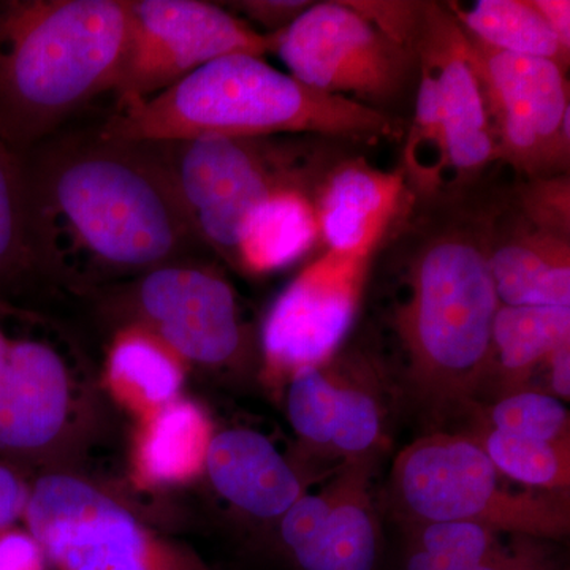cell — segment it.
I'll return each instance as SVG.
<instances>
[{
  "label": "cell",
  "instance_id": "cell-36",
  "mask_svg": "<svg viewBox=\"0 0 570 570\" xmlns=\"http://www.w3.org/2000/svg\"><path fill=\"white\" fill-rule=\"evenodd\" d=\"M550 566L542 549L527 542L505 547L501 553L468 570H550Z\"/></svg>",
  "mask_w": 570,
  "mask_h": 570
},
{
  "label": "cell",
  "instance_id": "cell-28",
  "mask_svg": "<svg viewBox=\"0 0 570 570\" xmlns=\"http://www.w3.org/2000/svg\"><path fill=\"white\" fill-rule=\"evenodd\" d=\"M33 275L26 225L24 154L0 140V296Z\"/></svg>",
  "mask_w": 570,
  "mask_h": 570
},
{
  "label": "cell",
  "instance_id": "cell-11",
  "mask_svg": "<svg viewBox=\"0 0 570 570\" xmlns=\"http://www.w3.org/2000/svg\"><path fill=\"white\" fill-rule=\"evenodd\" d=\"M373 257L326 249L277 295L258 330L261 374L281 390L305 367L335 358L354 325Z\"/></svg>",
  "mask_w": 570,
  "mask_h": 570
},
{
  "label": "cell",
  "instance_id": "cell-7",
  "mask_svg": "<svg viewBox=\"0 0 570 570\" xmlns=\"http://www.w3.org/2000/svg\"><path fill=\"white\" fill-rule=\"evenodd\" d=\"M116 328L137 326L170 348L187 370L245 371L258 358V336L234 284L217 265L176 258L92 295Z\"/></svg>",
  "mask_w": 570,
  "mask_h": 570
},
{
  "label": "cell",
  "instance_id": "cell-8",
  "mask_svg": "<svg viewBox=\"0 0 570 570\" xmlns=\"http://www.w3.org/2000/svg\"><path fill=\"white\" fill-rule=\"evenodd\" d=\"M22 527L56 570H213L80 471L39 472Z\"/></svg>",
  "mask_w": 570,
  "mask_h": 570
},
{
  "label": "cell",
  "instance_id": "cell-10",
  "mask_svg": "<svg viewBox=\"0 0 570 570\" xmlns=\"http://www.w3.org/2000/svg\"><path fill=\"white\" fill-rule=\"evenodd\" d=\"M266 36L223 6L200 0H129L118 104L148 99L205 63L232 55L275 52Z\"/></svg>",
  "mask_w": 570,
  "mask_h": 570
},
{
  "label": "cell",
  "instance_id": "cell-38",
  "mask_svg": "<svg viewBox=\"0 0 570 570\" xmlns=\"http://www.w3.org/2000/svg\"><path fill=\"white\" fill-rule=\"evenodd\" d=\"M550 373V389L560 401L570 400V341L558 347L547 360Z\"/></svg>",
  "mask_w": 570,
  "mask_h": 570
},
{
  "label": "cell",
  "instance_id": "cell-21",
  "mask_svg": "<svg viewBox=\"0 0 570 570\" xmlns=\"http://www.w3.org/2000/svg\"><path fill=\"white\" fill-rule=\"evenodd\" d=\"M568 341L570 307L499 305L487 387H497V397L527 389L535 370Z\"/></svg>",
  "mask_w": 570,
  "mask_h": 570
},
{
  "label": "cell",
  "instance_id": "cell-5",
  "mask_svg": "<svg viewBox=\"0 0 570 570\" xmlns=\"http://www.w3.org/2000/svg\"><path fill=\"white\" fill-rule=\"evenodd\" d=\"M504 479L466 433L436 431L396 456L390 502L406 528L463 521L535 540L568 534V491H513Z\"/></svg>",
  "mask_w": 570,
  "mask_h": 570
},
{
  "label": "cell",
  "instance_id": "cell-1",
  "mask_svg": "<svg viewBox=\"0 0 570 570\" xmlns=\"http://www.w3.org/2000/svg\"><path fill=\"white\" fill-rule=\"evenodd\" d=\"M33 273L92 296L198 246L146 142L69 138L24 154Z\"/></svg>",
  "mask_w": 570,
  "mask_h": 570
},
{
  "label": "cell",
  "instance_id": "cell-26",
  "mask_svg": "<svg viewBox=\"0 0 570 570\" xmlns=\"http://www.w3.org/2000/svg\"><path fill=\"white\" fill-rule=\"evenodd\" d=\"M466 434L505 479L515 480L532 490H569L570 444L517 436L474 419Z\"/></svg>",
  "mask_w": 570,
  "mask_h": 570
},
{
  "label": "cell",
  "instance_id": "cell-37",
  "mask_svg": "<svg viewBox=\"0 0 570 570\" xmlns=\"http://www.w3.org/2000/svg\"><path fill=\"white\" fill-rule=\"evenodd\" d=\"M542 14L550 31L554 33L561 47L570 52V2L569 0H532Z\"/></svg>",
  "mask_w": 570,
  "mask_h": 570
},
{
  "label": "cell",
  "instance_id": "cell-35",
  "mask_svg": "<svg viewBox=\"0 0 570 570\" xmlns=\"http://www.w3.org/2000/svg\"><path fill=\"white\" fill-rule=\"evenodd\" d=\"M47 553L24 527L0 532V570H48Z\"/></svg>",
  "mask_w": 570,
  "mask_h": 570
},
{
  "label": "cell",
  "instance_id": "cell-18",
  "mask_svg": "<svg viewBox=\"0 0 570 570\" xmlns=\"http://www.w3.org/2000/svg\"><path fill=\"white\" fill-rule=\"evenodd\" d=\"M216 425L204 404L179 396L138 420L130 449V474L142 489L168 490L204 478Z\"/></svg>",
  "mask_w": 570,
  "mask_h": 570
},
{
  "label": "cell",
  "instance_id": "cell-15",
  "mask_svg": "<svg viewBox=\"0 0 570 570\" xmlns=\"http://www.w3.org/2000/svg\"><path fill=\"white\" fill-rule=\"evenodd\" d=\"M411 198L403 171L381 170L362 157L336 160L314 190L321 239L328 250L374 257Z\"/></svg>",
  "mask_w": 570,
  "mask_h": 570
},
{
  "label": "cell",
  "instance_id": "cell-16",
  "mask_svg": "<svg viewBox=\"0 0 570 570\" xmlns=\"http://www.w3.org/2000/svg\"><path fill=\"white\" fill-rule=\"evenodd\" d=\"M204 478L236 513L266 523H276L307 489L303 469L272 438L249 426L216 428Z\"/></svg>",
  "mask_w": 570,
  "mask_h": 570
},
{
  "label": "cell",
  "instance_id": "cell-3",
  "mask_svg": "<svg viewBox=\"0 0 570 570\" xmlns=\"http://www.w3.org/2000/svg\"><path fill=\"white\" fill-rule=\"evenodd\" d=\"M285 134L373 145L397 140L406 129L403 119L317 91L264 58L232 55L148 99L116 104L97 132L105 140L126 142Z\"/></svg>",
  "mask_w": 570,
  "mask_h": 570
},
{
  "label": "cell",
  "instance_id": "cell-25",
  "mask_svg": "<svg viewBox=\"0 0 570 570\" xmlns=\"http://www.w3.org/2000/svg\"><path fill=\"white\" fill-rule=\"evenodd\" d=\"M406 134L401 171L406 178L409 193L414 200H433L444 194L448 146L436 81L425 63L420 61L414 118Z\"/></svg>",
  "mask_w": 570,
  "mask_h": 570
},
{
  "label": "cell",
  "instance_id": "cell-34",
  "mask_svg": "<svg viewBox=\"0 0 570 570\" xmlns=\"http://www.w3.org/2000/svg\"><path fill=\"white\" fill-rule=\"evenodd\" d=\"M313 3L307 0H238L225 2L223 6L238 11L246 18V22H255L264 29L266 36H272L287 29Z\"/></svg>",
  "mask_w": 570,
  "mask_h": 570
},
{
  "label": "cell",
  "instance_id": "cell-29",
  "mask_svg": "<svg viewBox=\"0 0 570 570\" xmlns=\"http://www.w3.org/2000/svg\"><path fill=\"white\" fill-rule=\"evenodd\" d=\"M284 387L285 411L299 444L311 455L330 459L337 403L335 367L332 363L305 367Z\"/></svg>",
  "mask_w": 570,
  "mask_h": 570
},
{
  "label": "cell",
  "instance_id": "cell-31",
  "mask_svg": "<svg viewBox=\"0 0 570 570\" xmlns=\"http://www.w3.org/2000/svg\"><path fill=\"white\" fill-rule=\"evenodd\" d=\"M513 205L531 224L553 234L570 236L569 175L528 178L519 187Z\"/></svg>",
  "mask_w": 570,
  "mask_h": 570
},
{
  "label": "cell",
  "instance_id": "cell-9",
  "mask_svg": "<svg viewBox=\"0 0 570 570\" xmlns=\"http://www.w3.org/2000/svg\"><path fill=\"white\" fill-rule=\"evenodd\" d=\"M275 52L306 86L390 116L419 81L417 52L389 39L347 2L313 3L276 33Z\"/></svg>",
  "mask_w": 570,
  "mask_h": 570
},
{
  "label": "cell",
  "instance_id": "cell-13",
  "mask_svg": "<svg viewBox=\"0 0 570 570\" xmlns=\"http://www.w3.org/2000/svg\"><path fill=\"white\" fill-rule=\"evenodd\" d=\"M80 351L52 318L0 296V441L29 436L77 401Z\"/></svg>",
  "mask_w": 570,
  "mask_h": 570
},
{
  "label": "cell",
  "instance_id": "cell-17",
  "mask_svg": "<svg viewBox=\"0 0 570 570\" xmlns=\"http://www.w3.org/2000/svg\"><path fill=\"white\" fill-rule=\"evenodd\" d=\"M489 264L501 305L570 307V236L535 227L513 202L489 205Z\"/></svg>",
  "mask_w": 570,
  "mask_h": 570
},
{
  "label": "cell",
  "instance_id": "cell-22",
  "mask_svg": "<svg viewBox=\"0 0 570 570\" xmlns=\"http://www.w3.org/2000/svg\"><path fill=\"white\" fill-rule=\"evenodd\" d=\"M321 242L314 190L285 187L269 195L247 217L236 269L268 275L305 257Z\"/></svg>",
  "mask_w": 570,
  "mask_h": 570
},
{
  "label": "cell",
  "instance_id": "cell-12",
  "mask_svg": "<svg viewBox=\"0 0 570 570\" xmlns=\"http://www.w3.org/2000/svg\"><path fill=\"white\" fill-rule=\"evenodd\" d=\"M464 33L497 138L498 159L527 178L568 171L570 137L562 132L570 115L568 70L549 59L493 50Z\"/></svg>",
  "mask_w": 570,
  "mask_h": 570
},
{
  "label": "cell",
  "instance_id": "cell-14",
  "mask_svg": "<svg viewBox=\"0 0 570 570\" xmlns=\"http://www.w3.org/2000/svg\"><path fill=\"white\" fill-rule=\"evenodd\" d=\"M417 55L433 73L444 116L448 179L442 195L464 193L499 160L498 145L466 33L448 7L426 2Z\"/></svg>",
  "mask_w": 570,
  "mask_h": 570
},
{
  "label": "cell",
  "instance_id": "cell-33",
  "mask_svg": "<svg viewBox=\"0 0 570 570\" xmlns=\"http://www.w3.org/2000/svg\"><path fill=\"white\" fill-rule=\"evenodd\" d=\"M32 480L28 469L0 455V532L22 523L31 499Z\"/></svg>",
  "mask_w": 570,
  "mask_h": 570
},
{
  "label": "cell",
  "instance_id": "cell-23",
  "mask_svg": "<svg viewBox=\"0 0 570 570\" xmlns=\"http://www.w3.org/2000/svg\"><path fill=\"white\" fill-rule=\"evenodd\" d=\"M445 7L461 28L485 47L549 59L568 70L570 52L561 47L532 0H479L466 10L459 3Z\"/></svg>",
  "mask_w": 570,
  "mask_h": 570
},
{
  "label": "cell",
  "instance_id": "cell-2",
  "mask_svg": "<svg viewBox=\"0 0 570 570\" xmlns=\"http://www.w3.org/2000/svg\"><path fill=\"white\" fill-rule=\"evenodd\" d=\"M395 277L392 332L415 400L436 419L468 414L485 392L499 305L489 205L466 193L411 198L377 247Z\"/></svg>",
  "mask_w": 570,
  "mask_h": 570
},
{
  "label": "cell",
  "instance_id": "cell-20",
  "mask_svg": "<svg viewBox=\"0 0 570 570\" xmlns=\"http://www.w3.org/2000/svg\"><path fill=\"white\" fill-rule=\"evenodd\" d=\"M187 366L157 337L119 326L105 355L100 387L118 406L141 420L183 396Z\"/></svg>",
  "mask_w": 570,
  "mask_h": 570
},
{
  "label": "cell",
  "instance_id": "cell-32",
  "mask_svg": "<svg viewBox=\"0 0 570 570\" xmlns=\"http://www.w3.org/2000/svg\"><path fill=\"white\" fill-rule=\"evenodd\" d=\"M347 3L389 39L417 52L426 2H377V0L352 2L351 0Z\"/></svg>",
  "mask_w": 570,
  "mask_h": 570
},
{
  "label": "cell",
  "instance_id": "cell-30",
  "mask_svg": "<svg viewBox=\"0 0 570 570\" xmlns=\"http://www.w3.org/2000/svg\"><path fill=\"white\" fill-rule=\"evenodd\" d=\"M468 414L494 430L553 444H570V415L564 403L534 390H519L491 404H474Z\"/></svg>",
  "mask_w": 570,
  "mask_h": 570
},
{
  "label": "cell",
  "instance_id": "cell-6",
  "mask_svg": "<svg viewBox=\"0 0 570 570\" xmlns=\"http://www.w3.org/2000/svg\"><path fill=\"white\" fill-rule=\"evenodd\" d=\"M168 179L198 246L236 269L247 217L285 187L316 190L324 174L299 142L269 138H197L146 142Z\"/></svg>",
  "mask_w": 570,
  "mask_h": 570
},
{
  "label": "cell",
  "instance_id": "cell-27",
  "mask_svg": "<svg viewBox=\"0 0 570 570\" xmlns=\"http://www.w3.org/2000/svg\"><path fill=\"white\" fill-rule=\"evenodd\" d=\"M403 570H468L505 549L499 532L463 521L407 528Z\"/></svg>",
  "mask_w": 570,
  "mask_h": 570
},
{
  "label": "cell",
  "instance_id": "cell-24",
  "mask_svg": "<svg viewBox=\"0 0 570 570\" xmlns=\"http://www.w3.org/2000/svg\"><path fill=\"white\" fill-rule=\"evenodd\" d=\"M335 366L337 403L330 459L376 456L384 439V407L370 363Z\"/></svg>",
  "mask_w": 570,
  "mask_h": 570
},
{
  "label": "cell",
  "instance_id": "cell-4",
  "mask_svg": "<svg viewBox=\"0 0 570 570\" xmlns=\"http://www.w3.org/2000/svg\"><path fill=\"white\" fill-rule=\"evenodd\" d=\"M129 0H0V140L26 154L112 91Z\"/></svg>",
  "mask_w": 570,
  "mask_h": 570
},
{
  "label": "cell",
  "instance_id": "cell-19",
  "mask_svg": "<svg viewBox=\"0 0 570 570\" xmlns=\"http://www.w3.org/2000/svg\"><path fill=\"white\" fill-rule=\"evenodd\" d=\"M376 456L347 461L330 485L333 505L321 532L288 554L296 570H377L381 530L370 497Z\"/></svg>",
  "mask_w": 570,
  "mask_h": 570
}]
</instances>
